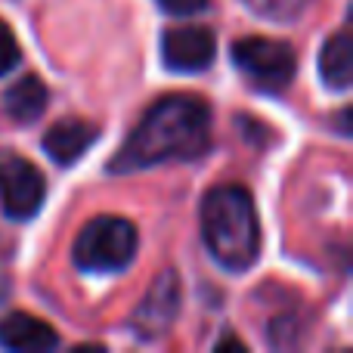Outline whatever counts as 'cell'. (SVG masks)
Segmentation results:
<instances>
[{
    "instance_id": "6da1fadb",
    "label": "cell",
    "mask_w": 353,
    "mask_h": 353,
    "mask_svg": "<svg viewBox=\"0 0 353 353\" xmlns=\"http://www.w3.org/2000/svg\"><path fill=\"white\" fill-rule=\"evenodd\" d=\"M211 140V109L199 97L174 93L149 105L143 121L112 159V174H130L165 161L195 159Z\"/></svg>"
},
{
    "instance_id": "7a4b0ae2",
    "label": "cell",
    "mask_w": 353,
    "mask_h": 353,
    "mask_svg": "<svg viewBox=\"0 0 353 353\" xmlns=\"http://www.w3.org/2000/svg\"><path fill=\"white\" fill-rule=\"evenodd\" d=\"M201 236L211 257L230 273H245L261 254V223L245 186L223 183L201 201Z\"/></svg>"
},
{
    "instance_id": "3957f363",
    "label": "cell",
    "mask_w": 353,
    "mask_h": 353,
    "mask_svg": "<svg viewBox=\"0 0 353 353\" xmlns=\"http://www.w3.org/2000/svg\"><path fill=\"white\" fill-rule=\"evenodd\" d=\"M137 226L115 214L93 217L72 245L74 267L84 273H121L137 257Z\"/></svg>"
},
{
    "instance_id": "277c9868",
    "label": "cell",
    "mask_w": 353,
    "mask_h": 353,
    "mask_svg": "<svg viewBox=\"0 0 353 353\" xmlns=\"http://www.w3.org/2000/svg\"><path fill=\"white\" fill-rule=\"evenodd\" d=\"M232 62L236 68L257 87V90L276 93L292 84L298 72L294 50L273 37H242L232 43Z\"/></svg>"
},
{
    "instance_id": "5b68a950",
    "label": "cell",
    "mask_w": 353,
    "mask_h": 353,
    "mask_svg": "<svg viewBox=\"0 0 353 353\" xmlns=\"http://www.w3.org/2000/svg\"><path fill=\"white\" fill-rule=\"evenodd\" d=\"M47 199L43 174L25 159H6L0 168V208L12 220H31Z\"/></svg>"
},
{
    "instance_id": "8992f818",
    "label": "cell",
    "mask_w": 353,
    "mask_h": 353,
    "mask_svg": "<svg viewBox=\"0 0 353 353\" xmlns=\"http://www.w3.org/2000/svg\"><path fill=\"white\" fill-rule=\"evenodd\" d=\"M214 53H217V37L199 25L168 28L161 37V56L171 72H205L214 62Z\"/></svg>"
},
{
    "instance_id": "52a82bcc",
    "label": "cell",
    "mask_w": 353,
    "mask_h": 353,
    "mask_svg": "<svg viewBox=\"0 0 353 353\" xmlns=\"http://www.w3.org/2000/svg\"><path fill=\"white\" fill-rule=\"evenodd\" d=\"M176 313H180V279L168 270V273H161L159 279L149 285L146 298H143V304L137 307L130 323H134V329L140 338H155V335H165V332L171 329Z\"/></svg>"
},
{
    "instance_id": "ba28073f",
    "label": "cell",
    "mask_w": 353,
    "mask_h": 353,
    "mask_svg": "<svg viewBox=\"0 0 353 353\" xmlns=\"http://www.w3.org/2000/svg\"><path fill=\"white\" fill-rule=\"evenodd\" d=\"M99 140V128L81 118H62L43 134V152L56 161V165L68 168L81 161V155Z\"/></svg>"
},
{
    "instance_id": "9c48e42d",
    "label": "cell",
    "mask_w": 353,
    "mask_h": 353,
    "mask_svg": "<svg viewBox=\"0 0 353 353\" xmlns=\"http://www.w3.org/2000/svg\"><path fill=\"white\" fill-rule=\"evenodd\" d=\"M0 344L16 353H41L53 350L59 344V335L50 323L31 316V313H10L0 323Z\"/></svg>"
},
{
    "instance_id": "30bf717a",
    "label": "cell",
    "mask_w": 353,
    "mask_h": 353,
    "mask_svg": "<svg viewBox=\"0 0 353 353\" xmlns=\"http://www.w3.org/2000/svg\"><path fill=\"white\" fill-rule=\"evenodd\" d=\"M319 78L329 90H347L350 78H353V47H350V34L338 31L335 37L323 43L319 50Z\"/></svg>"
},
{
    "instance_id": "8fae6325",
    "label": "cell",
    "mask_w": 353,
    "mask_h": 353,
    "mask_svg": "<svg viewBox=\"0 0 353 353\" xmlns=\"http://www.w3.org/2000/svg\"><path fill=\"white\" fill-rule=\"evenodd\" d=\"M3 109H6V115L19 124H28V121H34V118H41L43 109H47V87H43V81L34 78V74L19 78L16 84L6 90Z\"/></svg>"
},
{
    "instance_id": "7c38bea8",
    "label": "cell",
    "mask_w": 353,
    "mask_h": 353,
    "mask_svg": "<svg viewBox=\"0 0 353 353\" xmlns=\"http://www.w3.org/2000/svg\"><path fill=\"white\" fill-rule=\"evenodd\" d=\"M242 3L261 19H270V22H292L307 10L310 0H242Z\"/></svg>"
},
{
    "instance_id": "4fadbf2b",
    "label": "cell",
    "mask_w": 353,
    "mask_h": 353,
    "mask_svg": "<svg viewBox=\"0 0 353 353\" xmlns=\"http://www.w3.org/2000/svg\"><path fill=\"white\" fill-rule=\"evenodd\" d=\"M19 41H16V34H12V28L0 19V78H3L6 72H12L16 68V62H19Z\"/></svg>"
},
{
    "instance_id": "5bb4252c",
    "label": "cell",
    "mask_w": 353,
    "mask_h": 353,
    "mask_svg": "<svg viewBox=\"0 0 353 353\" xmlns=\"http://www.w3.org/2000/svg\"><path fill=\"white\" fill-rule=\"evenodd\" d=\"M159 6L171 16H195L208 6V0H159Z\"/></svg>"
},
{
    "instance_id": "9a60e30c",
    "label": "cell",
    "mask_w": 353,
    "mask_h": 353,
    "mask_svg": "<svg viewBox=\"0 0 353 353\" xmlns=\"http://www.w3.org/2000/svg\"><path fill=\"white\" fill-rule=\"evenodd\" d=\"M226 347H236V350H245L242 341H236V338H223V341L217 344V350H226Z\"/></svg>"
}]
</instances>
